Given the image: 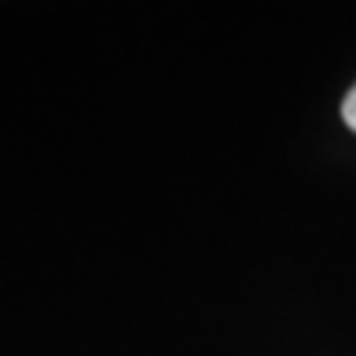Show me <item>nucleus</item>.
<instances>
[{"label":"nucleus","mask_w":356,"mask_h":356,"mask_svg":"<svg viewBox=\"0 0 356 356\" xmlns=\"http://www.w3.org/2000/svg\"><path fill=\"white\" fill-rule=\"evenodd\" d=\"M341 119L348 122V128L356 131V86L350 89L348 95H344V102H341Z\"/></svg>","instance_id":"f257e3e1"}]
</instances>
